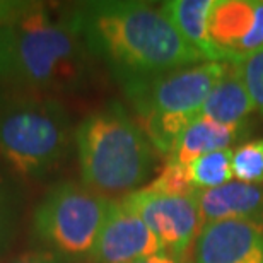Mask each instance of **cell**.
I'll list each match as a JSON object with an SVG mask.
<instances>
[{
	"label": "cell",
	"mask_w": 263,
	"mask_h": 263,
	"mask_svg": "<svg viewBox=\"0 0 263 263\" xmlns=\"http://www.w3.org/2000/svg\"><path fill=\"white\" fill-rule=\"evenodd\" d=\"M89 55L123 81L145 79L205 62L161 9L144 2H89L70 14Z\"/></svg>",
	"instance_id": "6da1fadb"
},
{
	"label": "cell",
	"mask_w": 263,
	"mask_h": 263,
	"mask_svg": "<svg viewBox=\"0 0 263 263\" xmlns=\"http://www.w3.org/2000/svg\"><path fill=\"white\" fill-rule=\"evenodd\" d=\"M91 55L68 17L28 2L0 24V81L28 94L53 98L86 86Z\"/></svg>",
	"instance_id": "7a4b0ae2"
},
{
	"label": "cell",
	"mask_w": 263,
	"mask_h": 263,
	"mask_svg": "<svg viewBox=\"0 0 263 263\" xmlns=\"http://www.w3.org/2000/svg\"><path fill=\"white\" fill-rule=\"evenodd\" d=\"M76 144L84 185L106 198L134 193L156 164L154 145L117 101L82 120Z\"/></svg>",
	"instance_id": "3957f363"
},
{
	"label": "cell",
	"mask_w": 263,
	"mask_h": 263,
	"mask_svg": "<svg viewBox=\"0 0 263 263\" xmlns=\"http://www.w3.org/2000/svg\"><path fill=\"white\" fill-rule=\"evenodd\" d=\"M224 68L226 62H202L161 76L122 82L140 128L159 154H171L181 134L198 117Z\"/></svg>",
	"instance_id": "277c9868"
},
{
	"label": "cell",
	"mask_w": 263,
	"mask_h": 263,
	"mask_svg": "<svg viewBox=\"0 0 263 263\" xmlns=\"http://www.w3.org/2000/svg\"><path fill=\"white\" fill-rule=\"evenodd\" d=\"M70 144V118L55 98L24 94L0 104V156L24 178L60 164Z\"/></svg>",
	"instance_id": "5b68a950"
},
{
	"label": "cell",
	"mask_w": 263,
	"mask_h": 263,
	"mask_svg": "<svg viewBox=\"0 0 263 263\" xmlns=\"http://www.w3.org/2000/svg\"><path fill=\"white\" fill-rule=\"evenodd\" d=\"M111 200L86 185L62 181L34 210L36 239L64 260L91 256Z\"/></svg>",
	"instance_id": "8992f818"
},
{
	"label": "cell",
	"mask_w": 263,
	"mask_h": 263,
	"mask_svg": "<svg viewBox=\"0 0 263 263\" xmlns=\"http://www.w3.org/2000/svg\"><path fill=\"white\" fill-rule=\"evenodd\" d=\"M123 200L152 231L162 253L183 261L202 231L195 195L171 197L142 188Z\"/></svg>",
	"instance_id": "52a82bcc"
},
{
	"label": "cell",
	"mask_w": 263,
	"mask_h": 263,
	"mask_svg": "<svg viewBox=\"0 0 263 263\" xmlns=\"http://www.w3.org/2000/svg\"><path fill=\"white\" fill-rule=\"evenodd\" d=\"M159 253V241L125 200L109 203L91 253L94 263H134Z\"/></svg>",
	"instance_id": "ba28073f"
},
{
	"label": "cell",
	"mask_w": 263,
	"mask_h": 263,
	"mask_svg": "<svg viewBox=\"0 0 263 263\" xmlns=\"http://www.w3.org/2000/svg\"><path fill=\"white\" fill-rule=\"evenodd\" d=\"M193 263H263V222L228 219L205 224L193 245Z\"/></svg>",
	"instance_id": "9c48e42d"
},
{
	"label": "cell",
	"mask_w": 263,
	"mask_h": 263,
	"mask_svg": "<svg viewBox=\"0 0 263 263\" xmlns=\"http://www.w3.org/2000/svg\"><path fill=\"white\" fill-rule=\"evenodd\" d=\"M202 228L217 220L248 219L263 222V185L229 181L212 190L195 193Z\"/></svg>",
	"instance_id": "30bf717a"
},
{
	"label": "cell",
	"mask_w": 263,
	"mask_h": 263,
	"mask_svg": "<svg viewBox=\"0 0 263 263\" xmlns=\"http://www.w3.org/2000/svg\"><path fill=\"white\" fill-rule=\"evenodd\" d=\"M256 0H215L209 33L224 62H236L255 24Z\"/></svg>",
	"instance_id": "8fae6325"
},
{
	"label": "cell",
	"mask_w": 263,
	"mask_h": 263,
	"mask_svg": "<svg viewBox=\"0 0 263 263\" xmlns=\"http://www.w3.org/2000/svg\"><path fill=\"white\" fill-rule=\"evenodd\" d=\"M214 4L215 0H170L161 5V10L205 62H224L209 33Z\"/></svg>",
	"instance_id": "7c38bea8"
},
{
	"label": "cell",
	"mask_w": 263,
	"mask_h": 263,
	"mask_svg": "<svg viewBox=\"0 0 263 263\" xmlns=\"http://www.w3.org/2000/svg\"><path fill=\"white\" fill-rule=\"evenodd\" d=\"M253 111V99L245 86L238 65L236 62H226L224 73L205 99L198 117L224 125H245V120Z\"/></svg>",
	"instance_id": "4fadbf2b"
},
{
	"label": "cell",
	"mask_w": 263,
	"mask_h": 263,
	"mask_svg": "<svg viewBox=\"0 0 263 263\" xmlns=\"http://www.w3.org/2000/svg\"><path fill=\"white\" fill-rule=\"evenodd\" d=\"M243 130L245 125H224L210 118L197 117L181 134L167 161L188 166L205 154L229 149Z\"/></svg>",
	"instance_id": "5bb4252c"
},
{
	"label": "cell",
	"mask_w": 263,
	"mask_h": 263,
	"mask_svg": "<svg viewBox=\"0 0 263 263\" xmlns=\"http://www.w3.org/2000/svg\"><path fill=\"white\" fill-rule=\"evenodd\" d=\"M233 149L215 151L198 157L188 164L192 183L197 190H212L231 181L233 178Z\"/></svg>",
	"instance_id": "9a60e30c"
},
{
	"label": "cell",
	"mask_w": 263,
	"mask_h": 263,
	"mask_svg": "<svg viewBox=\"0 0 263 263\" xmlns=\"http://www.w3.org/2000/svg\"><path fill=\"white\" fill-rule=\"evenodd\" d=\"M233 175L238 181L263 185V140L239 145L233 152Z\"/></svg>",
	"instance_id": "2e32d148"
},
{
	"label": "cell",
	"mask_w": 263,
	"mask_h": 263,
	"mask_svg": "<svg viewBox=\"0 0 263 263\" xmlns=\"http://www.w3.org/2000/svg\"><path fill=\"white\" fill-rule=\"evenodd\" d=\"M145 188L171 197H193L197 193V188L192 183L188 166L170 161H167L164 170L159 173V176Z\"/></svg>",
	"instance_id": "e0dca14e"
},
{
	"label": "cell",
	"mask_w": 263,
	"mask_h": 263,
	"mask_svg": "<svg viewBox=\"0 0 263 263\" xmlns=\"http://www.w3.org/2000/svg\"><path fill=\"white\" fill-rule=\"evenodd\" d=\"M236 65L253 99L255 109L263 115V51L236 62Z\"/></svg>",
	"instance_id": "ac0fdd59"
},
{
	"label": "cell",
	"mask_w": 263,
	"mask_h": 263,
	"mask_svg": "<svg viewBox=\"0 0 263 263\" xmlns=\"http://www.w3.org/2000/svg\"><path fill=\"white\" fill-rule=\"evenodd\" d=\"M12 200L9 197L7 188L0 181V255L7 248L10 233H12Z\"/></svg>",
	"instance_id": "d6986e66"
},
{
	"label": "cell",
	"mask_w": 263,
	"mask_h": 263,
	"mask_svg": "<svg viewBox=\"0 0 263 263\" xmlns=\"http://www.w3.org/2000/svg\"><path fill=\"white\" fill-rule=\"evenodd\" d=\"M9 263H64V258L51 251H23L21 255L14 256Z\"/></svg>",
	"instance_id": "ffe728a7"
},
{
	"label": "cell",
	"mask_w": 263,
	"mask_h": 263,
	"mask_svg": "<svg viewBox=\"0 0 263 263\" xmlns=\"http://www.w3.org/2000/svg\"><path fill=\"white\" fill-rule=\"evenodd\" d=\"M28 2H12V0H0V24L17 15Z\"/></svg>",
	"instance_id": "44dd1931"
},
{
	"label": "cell",
	"mask_w": 263,
	"mask_h": 263,
	"mask_svg": "<svg viewBox=\"0 0 263 263\" xmlns=\"http://www.w3.org/2000/svg\"><path fill=\"white\" fill-rule=\"evenodd\" d=\"M134 263H183V261L178 260V258H173V256H170V255L159 253V255L149 256V258H144V260H139V261H134Z\"/></svg>",
	"instance_id": "7402d4cb"
}]
</instances>
